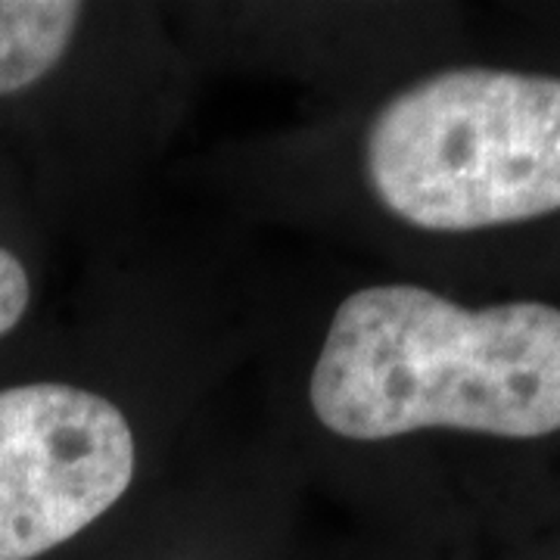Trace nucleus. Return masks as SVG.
<instances>
[{
  "mask_svg": "<svg viewBox=\"0 0 560 560\" xmlns=\"http://www.w3.org/2000/svg\"><path fill=\"white\" fill-rule=\"evenodd\" d=\"M305 405L327 436L352 445L558 436L560 305H464L415 280L361 283L320 330Z\"/></svg>",
  "mask_w": 560,
  "mask_h": 560,
  "instance_id": "f257e3e1",
  "label": "nucleus"
},
{
  "mask_svg": "<svg viewBox=\"0 0 560 560\" xmlns=\"http://www.w3.org/2000/svg\"><path fill=\"white\" fill-rule=\"evenodd\" d=\"M364 194L418 234L560 215V75L460 62L401 84L364 121Z\"/></svg>",
  "mask_w": 560,
  "mask_h": 560,
  "instance_id": "f03ea898",
  "label": "nucleus"
},
{
  "mask_svg": "<svg viewBox=\"0 0 560 560\" xmlns=\"http://www.w3.org/2000/svg\"><path fill=\"white\" fill-rule=\"evenodd\" d=\"M140 433L119 399L75 381L0 386V560H40L131 495Z\"/></svg>",
  "mask_w": 560,
  "mask_h": 560,
  "instance_id": "7ed1b4c3",
  "label": "nucleus"
},
{
  "mask_svg": "<svg viewBox=\"0 0 560 560\" xmlns=\"http://www.w3.org/2000/svg\"><path fill=\"white\" fill-rule=\"evenodd\" d=\"M88 7L72 0H0V101L28 94L79 44Z\"/></svg>",
  "mask_w": 560,
  "mask_h": 560,
  "instance_id": "20e7f679",
  "label": "nucleus"
},
{
  "mask_svg": "<svg viewBox=\"0 0 560 560\" xmlns=\"http://www.w3.org/2000/svg\"><path fill=\"white\" fill-rule=\"evenodd\" d=\"M32 308V275L20 253L0 243V340H7Z\"/></svg>",
  "mask_w": 560,
  "mask_h": 560,
  "instance_id": "39448f33",
  "label": "nucleus"
}]
</instances>
